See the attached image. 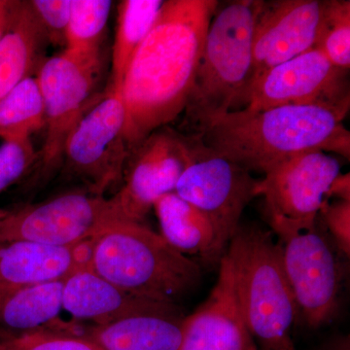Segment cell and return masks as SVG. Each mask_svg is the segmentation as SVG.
Returning a JSON list of instances; mask_svg holds the SVG:
<instances>
[{"label":"cell","instance_id":"obj_1","mask_svg":"<svg viewBox=\"0 0 350 350\" xmlns=\"http://www.w3.org/2000/svg\"><path fill=\"white\" fill-rule=\"evenodd\" d=\"M216 0H167L124 78L130 151L185 110Z\"/></svg>","mask_w":350,"mask_h":350},{"label":"cell","instance_id":"obj_2","mask_svg":"<svg viewBox=\"0 0 350 350\" xmlns=\"http://www.w3.org/2000/svg\"><path fill=\"white\" fill-rule=\"evenodd\" d=\"M349 107L308 105L237 110L196 135L250 172L265 174L290 157L310 150L334 152L349 160L350 133L344 125Z\"/></svg>","mask_w":350,"mask_h":350},{"label":"cell","instance_id":"obj_3","mask_svg":"<svg viewBox=\"0 0 350 350\" xmlns=\"http://www.w3.org/2000/svg\"><path fill=\"white\" fill-rule=\"evenodd\" d=\"M262 0H236L216 10L184 110L182 133H197L243 109L253 82V36Z\"/></svg>","mask_w":350,"mask_h":350},{"label":"cell","instance_id":"obj_4","mask_svg":"<svg viewBox=\"0 0 350 350\" xmlns=\"http://www.w3.org/2000/svg\"><path fill=\"white\" fill-rule=\"evenodd\" d=\"M226 256L232 265L239 310L259 350H296L297 308L271 232L239 224Z\"/></svg>","mask_w":350,"mask_h":350},{"label":"cell","instance_id":"obj_5","mask_svg":"<svg viewBox=\"0 0 350 350\" xmlns=\"http://www.w3.org/2000/svg\"><path fill=\"white\" fill-rule=\"evenodd\" d=\"M92 269L131 293L174 304L200 278L197 262L138 222L121 223L96 238Z\"/></svg>","mask_w":350,"mask_h":350},{"label":"cell","instance_id":"obj_6","mask_svg":"<svg viewBox=\"0 0 350 350\" xmlns=\"http://www.w3.org/2000/svg\"><path fill=\"white\" fill-rule=\"evenodd\" d=\"M191 137V161L174 193L194 206L211 223L213 243L206 264L219 267L241 224L243 213L257 197L258 179L250 170L209 148L199 135Z\"/></svg>","mask_w":350,"mask_h":350},{"label":"cell","instance_id":"obj_7","mask_svg":"<svg viewBox=\"0 0 350 350\" xmlns=\"http://www.w3.org/2000/svg\"><path fill=\"white\" fill-rule=\"evenodd\" d=\"M124 222L133 221L124 216L114 197L69 192L38 204L0 208V241L70 248Z\"/></svg>","mask_w":350,"mask_h":350},{"label":"cell","instance_id":"obj_8","mask_svg":"<svg viewBox=\"0 0 350 350\" xmlns=\"http://www.w3.org/2000/svg\"><path fill=\"white\" fill-rule=\"evenodd\" d=\"M340 170L335 157L310 150L290 157L264 174L256 194L264 197L269 225L280 238L317 224L329 189Z\"/></svg>","mask_w":350,"mask_h":350},{"label":"cell","instance_id":"obj_9","mask_svg":"<svg viewBox=\"0 0 350 350\" xmlns=\"http://www.w3.org/2000/svg\"><path fill=\"white\" fill-rule=\"evenodd\" d=\"M282 264L297 308L310 329L333 321L340 310L344 269L338 251L320 222L280 238Z\"/></svg>","mask_w":350,"mask_h":350},{"label":"cell","instance_id":"obj_10","mask_svg":"<svg viewBox=\"0 0 350 350\" xmlns=\"http://www.w3.org/2000/svg\"><path fill=\"white\" fill-rule=\"evenodd\" d=\"M126 121L121 90L109 86L66 138L63 153L66 170L86 182L94 195L103 196L124 178L131 154Z\"/></svg>","mask_w":350,"mask_h":350},{"label":"cell","instance_id":"obj_11","mask_svg":"<svg viewBox=\"0 0 350 350\" xmlns=\"http://www.w3.org/2000/svg\"><path fill=\"white\" fill-rule=\"evenodd\" d=\"M100 68V54H77L68 50L39 64L36 77L42 94L46 128L39 156L45 172L63 162L69 133L101 98L93 96Z\"/></svg>","mask_w":350,"mask_h":350},{"label":"cell","instance_id":"obj_12","mask_svg":"<svg viewBox=\"0 0 350 350\" xmlns=\"http://www.w3.org/2000/svg\"><path fill=\"white\" fill-rule=\"evenodd\" d=\"M191 161L188 133L163 126L151 133L131 151L125 183L113 196L129 221L142 223L157 200L174 192Z\"/></svg>","mask_w":350,"mask_h":350},{"label":"cell","instance_id":"obj_13","mask_svg":"<svg viewBox=\"0 0 350 350\" xmlns=\"http://www.w3.org/2000/svg\"><path fill=\"white\" fill-rule=\"evenodd\" d=\"M349 70L338 68L319 49L269 69L251 86V111L285 105H350Z\"/></svg>","mask_w":350,"mask_h":350},{"label":"cell","instance_id":"obj_14","mask_svg":"<svg viewBox=\"0 0 350 350\" xmlns=\"http://www.w3.org/2000/svg\"><path fill=\"white\" fill-rule=\"evenodd\" d=\"M329 1L262 0L253 36V82L278 64L317 48Z\"/></svg>","mask_w":350,"mask_h":350},{"label":"cell","instance_id":"obj_15","mask_svg":"<svg viewBox=\"0 0 350 350\" xmlns=\"http://www.w3.org/2000/svg\"><path fill=\"white\" fill-rule=\"evenodd\" d=\"M178 350H259L239 310L234 269L226 255L208 298L184 320Z\"/></svg>","mask_w":350,"mask_h":350},{"label":"cell","instance_id":"obj_16","mask_svg":"<svg viewBox=\"0 0 350 350\" xmlns=\"http://www.w3.org/2000/svg\"><path fill=\"white\" fill-rule=\"evenodd\" d=\"M176 304L151 300L108 282L92 269H77L64 280L63 310L76 319L105 325L131 315L165 312Z\"/></svg>","mask_w":350,"mask_h":350},{"label":"cell","instance_id":"obj_17","mask_svg":"<svg viewBox=\"0 0 350 350\" xmlns=\"http://www.w3.org/2000/svg\"><path fill=\"white\" fill-rule=\"evenodd\" d=\"M184 320L179 308L139 313L92 327L85 336L100 350H178Z\"/></svg>","mask_w":350,"mask_h":350},{"label":"cell","instance_id":"obj_18","mask_svg":"<svg viewBox=\"0 0 350 350\" xmlns=\"http://www.w3.org/2000/svg\"><path fill=\"white\" fill-rule=\"evenodd\" d=\"M48 43L29 0H10L0 39V98L38 68Z\"/></svg>","mask_w":350,"mask_h":350},{"label":"cell","instance_id":"obj_19","mask_svg":"<svg viewBox=\"0 0 350 350\" xmlns=\"http://www.w3.org/2000/svg\"><path fill=\"white\" fill-rule=\"evenodd\" d=\"M75 271L71 247L0 241V292L66 280Z\"/></svg>","mask_w":350,"mask_h":350},{"label":"cell","instance_id":"obj_20","mask_svg":"<svg viewBox=\"0 0 350 350\" xmlns=\"http://www.w3.org/2000/svg\"><path fill=\"white\" fill-rule=\"evenodd\" d=\"M64 280L0 292V340L56 330L63 310Z\"/></svg>","mask_w":350,"mask_h":350},{"label":"cell","instance_id":"obj_21","mask_svg":"<svg viewBox=\"0 0 350 350\" xmlns=\"http://www.w3.org/2000/svg\"><path fill=\"white\" fill-rule=\"evenodd\" d=\"M153 208L167 243L185 256L198 255L206 262L213 243V229L206 216L174 192L160 198Z\"/></svg>","mask_w":350,"mask_h":350},{"label":"cell","instance_id":"obj_22","mask_svg":"<svg viewBox=\"0 0 350 350\" xmlns=\"http://www.w3.org/2000/svg\"><path fill=\"white\" fill-rule=\"evenodd\" d=\"M163 2V0H123L118 4L110 87L121 90L126 70L138 48L155 25Z\"/></svg>","mask_w":350,"mask_h":350},{"label":"cell","instance_id":"obj_23","mask_svg":"<svg viewBox=\"0 0 350 350\" xmlns=\"http://www.w3.org/2000/svg\"><path fill=\"white\" fill-rule=\"evenodd\" d=\"M45 128L42 94L36 76H29L0 98V138L4 142L31 139Z\"/></svg>","mask_w":350,"mask_h":350},{"label":"cell","instance_id":"obj_24","mask_svg":"<svg viewBox=\"0 0 350 350\" xmlns=\"http://www.w3.org/2000/svg\"><path fill=\"white\" fill-rule=\"evenodd\" d=\"M112 4L110 0H71L64 50L77 54H100Z\"/></svg>","mask_w":350,"mask_h":350},{"label":"cell","instance_id":"obj_25","mask_svg":"<svg viewBox=\"0 0 350 350\" xmlns=\"http://www.w3.org/2000/svg\"><path fill=\"white\" fill-rule=\"evenodd\" d=\"M319 48L334 66L349 70L350 1L330 0Z\"/></svg>","mask_w":350,"mask_h":350},{"label":"cell","instance_id":"obj_26","mask_svg":"<svg viewBox=\"0 0 350 350\" xmlns=\"http://www.w3.org/2000/svg\"><path fill=\"white\" fill-rule=\"evenodd\" d=\"M0 350H100L85 335L46 330L0 340Z\"/></svg>","mask_w":350,"mask_h":350},{"label":"cell","instance_id":"obj_27","mask_svg":"<svg viewBox=\"0 0 350 350\" xmlns=\"http://www.w3.org/2000/svg\"><path fill=\"white\" fill-rule=\"evenodd\" d=\"M38 157L31 139L4 142L0 146V194L20 180Z\"/></svg>","mask_w":350,"mask_h":350},{"label":"cell","instance_id":"obj_28","mask_svg":"<svg viewBox=\"0 0 350 350\" xmlns=\"http://www.w3.org/2000/svg\"><path fill=\"white\" fill-rule=\"evenodd\" d=\"M48 43L66 46L71 0H29Z\"/></svg>","mask_w":350,"mask_h":350},{"label":"cell","instance_id":"obj_29","mask_svg":"<svg viewBox=\"0 0 350 350\" xmlns=\"http://www.w3.org/2000/svg\"><path fill=\"white\" fill-rule=\"evenodd\" d=\"M327 234L338 252L345 258L350 255V202L337 200H325L319 216Z\"/></svg>","mask_w":350,"mask_h":350},{"label":"cell","instance_id":"obj_30","mask_svg":"<svg viewBox=\"0 0 350 350\" xmlns=\"http://www.w3.org/2000/svg\"><path fill=\"white\" fill-rule=\"evenodd\" d=\"M336 197L338 200L350 202V176L349 174L338 175L331 184L327 198Z\"/></svg>","mask_w":350,"mask_h":350},{"label":"cell","instance_id":"obj_31","mask_svg":"<svg viewBox=\"0 0 350 350\" xmlns=\"http://www.w3.org/2000/svg\"><path fill=\"white\" fill-rule=\"evenodd\" d=\"M315 350H350L349 336H340L327 340Z\"/></svg>","mask_w":350,"mask_h":350},{"label":"cell","instance_id":"obj_32","mask_svg":"<svg viewBox=\"0 0 350 350\" xmlns=\"http://www.w3.org/2000/svg\"><path fill=\"white\" fill-rule=\"evenodd\" d=\"M10 0H0V39L5 29L7 15H8Z\"/></svg>","mask_w":350,"mask_h":350}]
</instances>
